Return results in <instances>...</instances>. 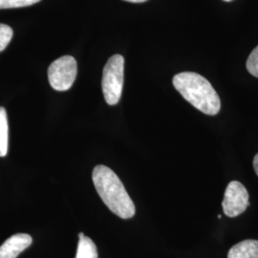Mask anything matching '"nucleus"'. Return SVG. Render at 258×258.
<instances>
[{
  "instance_id": "2eb2a0df",
  "label": "nucleus",
  "mask_w": 258,
  "mask_h": 258,
  "mask_svg": "<svg viewBox=\"0 0 258 258\" xmlns=\"http://www.w3.org/2000/svg\"><path fill=\"white\" fill-rule=\"evenodd\" d=\"M79 237H80V239H81V238H83V237H84V234H83V232H80V233H79Z\"/></svg>"
},
{
  "instance_id": "423d86ee",
  "label": "nucleus",
  "mask_w": 258,
  "mask_h": 258,
  "mask_svg": "<svg viewBox=\"0 0 258 258\" xmlns=\"http://www.w3.org/2000/svg\"><path fill=\"white\" fill-rule=\"evenodd\" d=\"M33 242L27 233H18L9 237L0 246V258H17Z\"/></svg>"
},
{
  "instance_id": "dca6fc26",
  "label": "nucleus",
  "mask_w": 258,
  "mask_h": 258,
  "mask_svg": "<svg viewBox=\"0 0 258 258\" xmlns=\"http://www.w3.org/2000/svg\"><path fill=\"white\" fill-rule=\"evenodd\" d=\"M224 1H228L229 2V1H231V0H224Z\"/></svg>"
},
{
  "instance_id": "9d476101",
  "label": "nucleus",
  "mask_w": 258,
  "mask_h": 258,
  "mask_svg": "<svg viewBox=\"0 0 258 258\" xmlns=\"http://www.w3.org/2000/svg\"><path fill=\"white\" fill-rule=\"evenodd\" d=\"M40 0H0V10L21 8L34 5Z\"/></svg>"
},
{
  "instance_id": "ddd939ff",
  "label": "nucleus",
  "mask_w": 258,
  "mask_h": 258,
  "mask_svg": "<svg viewBox=\"0 0 258 258\" xmlns=\"http://www.w3.org/2000/svg\"><path fill=\"white\" fill-rule=\"evenodd\" d=\"M253 168H254L256 175L258 176V154H256L253 158Z\"/></svg>"
},
{
  "instance_id": "1a4fd4ad",
  "label": "nucleus",
  "mask_w": 258,
  "mask_h": 258,
  "mask_svg": "<svg viewBox=\"0 0 258 258\" xmlns=\"http://www.w3.org/2000/svg\"><path fill=\"white\" fill-rule=\"evenodd\" d=\"M76 258H98V250L95 243L84 236L79 241Z\"/></svg>"
},
{
  "instance_id": "9b49d317",
  "label": "nucleus",
  "mask_w": 258,
  "mask_h": 258,
  "mask_svg": "<svg viewBox=\"0 0 258 258\" xmlns=\"http://www.w3.org/2000/svg\"><path fill=\"white\" fill-rule=\"evenodd\" d=\"M13 29L3 23H0V52H2L8 46L10 41L13 38Z\"/></svg>"
},
{
  "instance_id": "6e6552de",
  "label": "nucleus",
  "mask_w": 258,
  "mask_h": 258,
  "mask_svg": "<svg viewBox=\"0 0 258 258\" xmlns=\"http://www.w3.org/2000/svg\"><path fill=\"white\" fill-rule=\"evenodd\" d=\"M9 125L7 112L4 107H0V157H5L8 153Z\"/></svg>"
},
{
  "instance_id": "f257e3e1",
  "label": "nucleus",
  "mask_w": 258,
  "mask_h": 258,
  "mask_svg": "<svg viewBox=\"0 0 258 258\" xmlns=\"http://www.w3.org/2000/svg\"><path fill=\"white\" fill-rule=\"evenodd\" d=\"M92 179L102 202L111 212L122 219L135 215V205L120 178L112 169L102 165L97 166L93 170Z\"/></svg>"
},
{
  "instance_id": "f8f14e48",
  "label": "nucleus",
  "mask_w": 258,
  "mask_h": 258,
  "mask_svg": "<svg viewBox=\"0 0 258 258\" xmlns=\"http://www.w3.org/2000/svg\"><path fill=\"white\" fill-rule=\"evenodd\" d=\"M247 70L250 75L258 78V45L255 47L247 59Z\"/></svg>"
},
{
  "instance_id": "20e7f679",
  "label": "nucleus",
  "mask_w": 258,
  "mask_h": 258,
  "mask_svg": "<svg viewBox=\"0 0 258 258\" xmlns=\"http://www.w3.org/2000/svg\"><path fill=\"white\" fill-rule=\"evenodd\" d=\"M78 73L77 61L71 55H63L48 68V80L50 85L56 91H66L74 83Z\"/></svg>"
},
{
  "instance_id": "0eeeda50",
  "label": "nucleus",
  "mask_w": 258,
  "mask_h": 258,
  "mask_svg": "<svg viewBox=\"0 0 258 258\" xmlns=\"http://www.w3.org/2000/svg\"><path fill=\"white\" fill-rule=\"evenodd\" d=\"M228 258H258L257 240H244L232 246Z\"/></svg>"
},
{
  "instance_id": "7ed1b4c3",
  "label": "nucleus",
  "mask_w": 258,
  "mask_h": 258,
  "mask_svg": "<svg viewBox=\"0 0 258 258\" xmlns=\"http://www.w3.org/2000/svg\"><path fill=\"white\" fill-rule=\"evenodd\" d=\"M124 58L120 55L111 56L102 71V87L103 96L109 105L120 102L123 86Z\"/></svg>"
},
{
  "instance_id": "f03ea898",
  "label": "nucleus",
  "mask_w": 258,
  "mask_h": 258,
  "mask_svg": "<svg viewBox=\"0 0 258 258\" xmlns=\"http://www.w3.org/2000/svg\"><path fill=\"white\" fill-rule=\"evenodd\" d=\"M173 85L185 101L206 115L214 116L221 109V101L211 83L194 72H183L173 78Z\"/></svg>"
},
{
  "instance_id": "4468645a",
  "label": "nucleus",
  "mask_w": 258,
  "mask_h": 258,
  "mask_svg": "<svg viewBox=\"0 0 258 258\" xmlns=\"http://www.w3.org/2000/svg\"><path fill=\"white\" fill-rule=\"evenodd\" d=\"M124 1H128V2H132V3H142V2H146L148 0H124Z\"/></svg>"
},
{
  "instance_id": "39448f33",
  "label": "nucleus",
  "mask_w": 258,
  "mask_h": 258,
  "mask_svg": "<svg viewBox=\"0 0 258 258\" xmlns=\"http://www.w3.org/2000/svg\"><path fill=\"white\" fill-rule=\"evenodd\" d=\"M249 206V192L238 181H232L228 184L222 207L224 213L229 217H237Z\"/></svg>"
}]
</instances>
